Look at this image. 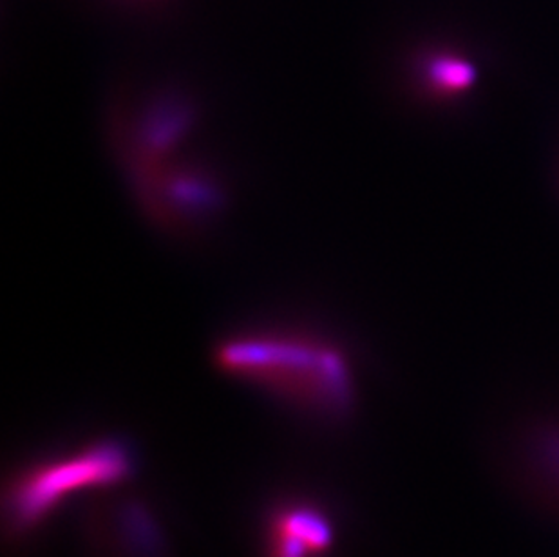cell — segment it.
<instances>
[{
	"instance_id": "6da1fadb",
	"label": "cell",
	"mask_w": 559,
	"mask_h": 557,
	"mask_svg": "<svg viewBox=\"0 0 559 557\" xmlns=\"http://www.w3.org/2000/svg\"><path fill=\"white\" fill-rule=\"evenodd\" d=\"M212 363L228 379L321 420L348 418L357 400L348 352L308 328L236 330L217 341Z\"/></svg>"
},
{
	"instance_id": "7a4b0ae2",
	"label": "cell",
	"mask_w": 559,
	"mask_h": 557,
	"mask_svg": "<svg viewBox=\"0 0 559 557\" xmlns=\"http://www.w3.org/2000/svg\"><path fill=\"white\" fill-rule=\"evenodd\" d=\"M134 471V452L117 437L96 438L16 469L2 495L5 536L13 542L32 536L73 496L120 487Z\"/></svg>"
},
{
	"instance_id": "3957f363",
	"label": "cell",
	"mask_w": 559,
	"mask_h": 557,
	"mask_svg": "<svg viewBox=\"0 0 559 557\" xmlns=\"http://www.w3.org/2000/svg\"><path fill=\"white\" fill-rule=\"evenodd\" d=\"M335 523L324 507L292 496L269 510L263 525V557H328L335 548Z\"/></svg>"
},
{
	"instance_id": "277c9868",
	"label": "cell",
	"mask_w": 559,
	"mask_h": 557,
	"mask_svg": "<svg viewBox=\"0 0 559 557\" xmlns=\"http://www.w3.org/2000/svg\"><path fill=\"white\" fill-rule=\"evenodd\" d=\"M424 79L431 91L440 95H449L454 91H462L475 79V69L462 58L438 55L429 58L424 69Z\"/></svg>"
},
{
	"instance_id": "5b68a950",
	"label": "cell",
	"mask_w": 559,
	"mask_h": 557,
	"mask_svg": "<svg viewBox=\"0 0 559 557\" xmlns=\"http://www.w3.org/2000/svg\"><path fill=\"white\" fill-rule=\"evenodd\" d=\"M538 454L545 467L559 478V431H550L539 438Z\"/></svg>"
}]
</instances>
